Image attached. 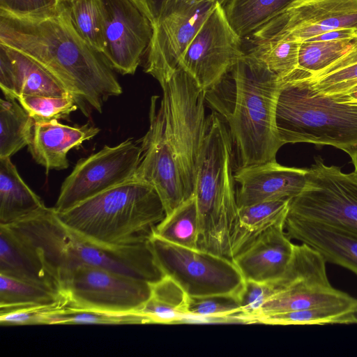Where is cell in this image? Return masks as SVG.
Returning <instances> with one entry per match:
<instances>
[{
  "label": "cell",
  "mask_w": 357,
  "mask_h": 357,
  "mask_svg": "<svg viewBox=\"0 0 357 357\" xmlns=\"http://www.w3.org/2000/svg\"><path fill=\"white\" fill-rule=\"evenodd\" d=\"M151 98L149 126L139 140L134 178L152 185L171 211L194 194L200 153L208 128L205 91L178 68Z\"/></svg>",
  "instance_id": "1"
},
{
  "label": "cell",
  "mask_w": 357,
  "mask_h": 357,
  "mask_svg": "<svg viewBox=\"0 0 357 357\" xmlns=\"http://www.w3.org/2000/svg\"><path fill=\"white\" fill-rule=\"evenodd\" d=\"M0 44L33 59L77 100L84 114L101 113L109 98L123 93L105 56L78 33L66 0L26 15L0 10Z\"/></svg>",
  "instance_id": "2"
},
{
  "label": "cell",
  "mask_w": 357,
  "mask_h": 357,
  "mask_svg": "<svg viewBox=\"0 0 357 357\" xmlns=\"http://www.w3.org/2000/svg\"><path fill=\"white\" fill-rule=\"evenodd\" d=\"M282 81L246 54L205 91L206 103L226 123L234 147L235 170L276 160L281 146L275 112Z\"/></svg>",
  "instance_id": "3"
},
{
  "label": "cell",
  "mask_w": 357,
  "mask_h": 357,
  "mask_svg": "<svg viewBox=\"0 0 357 357\" xmlns=\"http://www.w3.org/2000/svg\"><path fill=\"white\" fill-rule=\"evenodd\" d=\"M7 226L39 256L59 288L64 277L82 265L101 267L151 283L164 275L149 241L118 247L96 243L66 225L54 207L45 206Z\"/></svg>",
  "instance_id": "4"
},
{
  "label": "cell",
  "mask_w": 357,
  "mask_h": 357,
  "mask_svg": "<svg viewBox=\"0 0 357 357\" xmlns=\"http://www.w3.org/2000/svg\"><path fill=\"white\" fill-rule=\"evenodd\" d=\"M57 214L87 238L114 247L147 242L166 216L155 189L134 178Z\"/></svg>",
  "instance_id": "5"
},
{
  "label": "cell",
  "mask_w": 357,
  "mask_h": 357,
  "mask_svg": "<svg viewBox=\"0 0 357 357\" xmlns=\"http://www.w3.org/2000/svg\"><path fill=\"white\" fill-rule=\"evenodd\" d=\"M200 153L194 195L199 223V248L231 259V238L238 206L234 153L227 126L215 112Z\"/></svg>",
  "instance_id": "6"
},
{
  "label": "cell",
  "mask_w": 357,
  "mask_h": 357,
  "mask_svg": "<svg viewBox=\"0 0 357 357\" xmlns=\"http://www.w3.org/2000/svg\"><path fill=\"white\" fill-rule=\"evenodd\" d=\"M275 125L283 145H331L350 156L357 149V104L321 93L305 77L282 81Z\"/></svg>",
  "instance_id": "7"
},
{
  "label": "cell",
  "mask_w": 357,
  "mask_h": 357,
  "mask_svg": "<svg viewBox=\"0 0 357 357\" xmlns=\"http://www.w3.org/2000/svg\"><path fill=\"white\" fill-rule=\"evenodd\" d=\"M149 244L163 275L174 280L190 298L228 296L238 301L245 280L231 259L172 243L154 232Z\"/></svg>",
  "instance_id": "8"
},
{
  "label": "cell",
  "mask_w": 357,
  "mask_h": 357,
  "mask_svg": "<svg viewBox=\"0 0 357 357\" xmlns=\"http://www.w3.org/2000/svg\"><path fill=\"white\" fill-rule=\"evenodd\" d=\"M326 261L305 243L294 244L282 277L273 283L276 291L259 314L250 319L311 307L351 304L357 299L334 288L327 276Z\"/></svg>",
  "instance_id": "9"
},
{
  "label": "cell",
  "mask_w": 357,
  "mask_h": 357,
  "mask_svg": "<svg viewBox=\"0 0 357 357\" xmlns=\"http://www.w3.org/2000/svg\"><path fill=\"white\" fill-rule=\"evenodd\" d=\"M287 216L344 227L357 233V176L320 157L307 169V183L291 199Z\"/></svg>",
  "instance_id": "10"
},
{
  "label": "cell",
  "mask_w": 357,
  "mask_h": 357,
  "mask_svg": "<svg viewBox=\"0 0 357 357\" xmlns=\"http://www.w3.org/2000/svg\"><path fill=\"white\" fill-rule=\"evenodd\" d=\"M215 4L207 1L165 0L153 22L144 71L159 84L168 79Z\"/></svg>",
  "instance_id": "11"
},
{
  "label": "cell",
  "mask_w": 357,
  "mask_h": 357,
  "mask_svg": "<svg viewBox=\"0 0 357 357\" xmlns=\"http://www.w3.org/2000/svg\"><path fill=\"white\" fill-rule=\"evenodd\" d=\"M151 282L106 268L82 265L60 283L68 305L112 312L139 310L151 294Z\"/></svg>",
  "instance_id": "12"
},
{
  "label": "cell",
  "mask_w": 357,
  "mask_h": 357,
  "mask_svg": "<svg viewBox=\"0 0 357 357\" xmlns=\"http://www.w3.org/2000/svg\"><path fill=\"white\" fill-rule=\"evenodd\" d=\"M142 147L133 139L80 159L63 181L54 206L57 213L132 179L141 160Z\"/></svg>",
  "instance_id": "13"
},
{
  "label": "cell",
  "mask_w": 357,
  "mask_h": 357,
  "mask_svg": "<svg viewBox=\"0 0 357 357\" xmlns=\"http://www.w3.org/2000/svg\"><path fill=\"white\" fill-rule=\"evenodd\" d=\"M245 54L243 38L231 27L222 6L216 3L178 68L185 71L206 91Z\"/></svg>",
  "instance_id": "14"
},
{
  "label": "cell",
  "mask_w": 357,
  "mask_h": 357,
  "mask_svg": "<svg viewBox=\"0 0 357 357\" xmlns=\"http://www.w3.org/2000/svg\"><path fill=\"white\" fill-rule=\"evenodd\" d=\"M340 29L357 31V0H296L248 38L251 44L281 38L301 43Z\"/></svg>",
  "instance_id": "15"
},
{
  "label": "cell",
  "mask_w": 357,
  "mask_h": 357,
  "mask_svg": "<svg viewBox=\"0 0 357 357\" xmlns=\"http://www.w3.org/2000/svg\"><path fill=\"white\" fill-rule=\"evenodd\" d=\"M105 42L103 55L113 70L134 75L146 54L153 23L137 0H98Z\"/></svg>",
  "instance_id": "16"
},
{
  "label": "cell",
  "mask_w": 357,
  "mask_h": 357,
  "mask_svg": "<svg viewBox=\"0 0 357 357\" xmlns=\"http://www.w3.org/2000/svg\"><path fill=\"white\" fill-rule=\"evenodd\" d=\"M307 174V169L285 167L276 160L237 169L234 180L238 206L291 199L304 190Z\"/></svg>",
  "instance_id": "17"
},
{
  "label": "cell",
  "mask_w": 357,
  "mask_h": 357,
  "mask_svg": "<svg viewBox=\"0 0 357 357\" xmlns=\"http://www.w3.org/2000/svg\"><path fill=\"white\" fill-rule=\"evenodd\" d=\"M284 224L269 228L231 259L245 280L275 283L282 277L294 245Z\"/></svg>",
  "instance_id": "18"
},
{
  "label": "cell",
  "mask_w": 357,
  "mask_h": 357,
  "mask_svg": "<svg viewBox=\"0 0 357 357\" xmlns=\"http://www.w3.org/2000/svg\"><path fill=\"white\" fill-rule=\"evenodd\" d=\"M284 229L290 238L314 249L326 262L341 266L357 275V233L342 227L287 215Z\"/></svg>",
  "instance_id": "19"
},
{
  "label": "cell",
  "mask_w": 357,
  "mask_h": 357,
  "mask_svg": "<svg viewBox=\"0 0 357 357\" xmlns=\"http://www.w3.org/2000/svg\"><path fill=\"white\" fill-rule=\"evenodd\" d=\"M0 45V87L6 99L17 100L22 95L70 94L54 76L33 59L14 49Z\"/></svg>",
  "instance_id": "20"
},
{
  "label": "cell",
  "mask_w": 357,
  "mask_h": 357,
  "mask_svg": "<svg viewBox=\"0 0 357 357\" xmlns=\"http://www.w3.org/2000/svg\"><path fill=\"white\" fill-rule=\"evenodd\" d=\"M99 132L98 127L89 123L71 126L56 119L35 123L28 149L33 159L47 172L63 170L69 167L70 150L79 147Z\"/></svg>",
  "instance_id": "21"
},
{
  "label": "cell",
  "mask_w": 357,
  "mask_h": 357,
  "mask_svg": "<svg viewBox=\"0 0 357 357\" xmlns=\"http://www.w3.org/2000/svg\"><path fill=\"white\" fill-rule=\"evenodd\" d=\"M0 274L61 294L39 256L7 225H0Z\"/></svg>",
  "instance_id": "22"
},
{
  "label": "cell",
  "mask_w": 357,
  "mask_h": 357,
  "mask_svg": "<svg viewBox=\"0 0 357 357\" xmlns=\"http://www.w3.org/2000/svg\"><path fill=\"white\" fill-rule=\"evenodd\" d=\"M45 206L22 179L10 158H0V225L19 222Z\"/></svg>",
  "instance_id": "23"
},
{
  "label": "cell",
  "mask_w": 357,
  "mask_h": 357,
  "mask_svg": "<svg viewBox=\"0 0 357 357\" xmlns=\"http://www.w3.org/2000/svg\"><path fill=\"white\" fill-rule=\"evenodd\" d=\"M290 201L272 200L238 207L231 238V259L267 229L284 223Z\"/></svg>",
  "instance_id": "24"
},
{
  "label": "cell",
  "mask_w": 357,
  "mask_h": 357,
  "mask_svg": "<svg viewBox=\"0 0 357 357\" xmlns=\"http://www.w3.org/2000/svg\"><path fill=\"white\" fill-rule=\"evenodd\" d=\"M150 285V296L137 310L146 324H184L190 315V297L183 289L166 275Z\"/></svg>",
  "instance_id": "25"
},
{
  "label": "cell",
  "mask_w": 357,
  "mask_h": 357,
  "mask_svg": "<svg viewBox=\"0 0 357 357\" xmlns=\"http://www.w3.org/2000/svg\"><path fill=\"white\" fill-rule=\"evenodd\" d=\"M296 0H227L222 6L226 17L243 39Z\"/></svg>",
  "instance_id": "26"
},
{
  "label": "cell",
  "mask_w": 357,
  "mask_h": 357,
  "mask_svg": "<svg viewBox=\"0 0 357 357\" xmlns=\"http://www.w3.org/2000/svg\"><path fill=\"white\" fill-rule=\"evenodd\" d=\"M35 121L15 99L0 100V158H10L31 142Z\"/></svg>",
  "instance_id": "27"
},
{
  "label": "cell",
  "mask_w": 357,
  "mask_h": 357,
  "mask_svg": "<svg viewBox=\"0 0 357 357\" xmlns=\"http://www.w3.org/2000/svg\"><path fill=\"white\" fill-rule=\"evenodd\" d=\"M357 303L311 307L259 317L251 324L269 325H325L357 323Z\"/></svg>",
  "instance_id": "28"
},
{
  "label": "cell",
  "mask_w": 357,
  "mask_h": 357,
  "mask_svg": "<svg viewBox=\"0 0 357 357\" xmlns=\"http://www.w3.org/2000/svg\"><path fill=\"white\" fill-rule=\"evenodd\" d=\"M153 232L172 243L198 249L199 223L195 195L166 215Z\"/></svg>",
  "instance_id": "29"
},
{
  "label": "cell",
  "mask_w": 357,
  "mask_h": 357,
  "mask_svg": "<svg viewBox=\"0 0 357 357\" xmlns=\"http://www.w3.org/2000/svg\"><path fill=\"white\" fill-rule=\"evenodd\" d=\"M305 77L315 90L330 96L342 94L357 85V33L340 58L317 74Z\"/></svg>",
  "instance_id": "30"
},
{
  "label": "cell",
  "mask_w": 357,
  "mask_h": 357,
  "mask_svg": "<svg viewBox=\"0 0 357 357\" xmlns=\"http://www.w3.org/2000/svg\"><path fill=\"white\" fill-rule=\"evenodd\" d=\"M300 45L293 38H281L252 44L245 53L261 61L283 81L298 69Z\"/></svg>",
  "instance_id": "31"
},
{
  "label": "cell",
  "mask_w": 357,
  "mask_h": 357,
  "mask_svg": "<svg viewBox=\"0 0 357 357\" xmlns=\"http://www.w3.org/2000/svg\"><path fill=\"white\" fill-rule=\"evenodd\" d=\"M63 297L40 286L0 274V314L52 303Z\"/></svg>",
  "instance_id": "32"
},
{
  "label": "cell",
  "mask_w": 357,
  "mask_h": 357,
  "mask_svg": "<svg viewBox=\"0 0 357 357\" xmlns=\"http://www.w3.org/2000/svg\"><path fill=\"white\" fill-rule=\"evenodd\" d=\"M354 39L307 40L301 42L298 69L290 77L317 74L340 58L350 47Z\"/></svg>",
  "instance_id": "33"
},
{
  "label": "cell",
  "mask_w": 357,
  "mask_h": 357,
  "mask_svg": "<svg viewBox=\"0 0 357 357\" xmlns=\"http://www.w3.org/2000/svg\"><path fill=\"white\" fill-rule=\"evenodd\" d=\"M47 324H147L145 318L137 311L112 312L80 309L67 305L49 317Z\"/></svg>",
  "instance_id": "34"
},
{
  "label": "cell",
  "mask_w": 357,
  "mask_h": 357,
  "mask_svg": "<svg viewBox=\"0 0 357 357\" xmlns=\"http://www.w3.org/2000/svg\"><path fill=\"white\" fill-rule=\"evenodd\" d=\"M66 1L78 33L89 44L102 54L105 42L98 0Z\"/></svg>",
  "instance_id": "35"
},
{
  "label": "cell",
  "mask_w": 357,
  "mask_h": 357,
  "mask_svg": "<svg viewBox=\"0 0 357 357\" xmlns=\"http://www.w3.org/2000/svg\"><path fill=\"white\" fill-rule=\"evenodd\" d=\"M187 324L232 323L241 312L236 298L228 296L190 298Z\"/></svg>",
  "instance_id": "36"
},
{
  "label": "cell",
  "mask_w": 357,
  "mask_h": 357,
  "mask_svg": "<svg viewBox=\"0 0 357 357\" xmlns=\"http://www.w3.org/2000/svg\"><path fill=\"white\" fill-rule=\"evenodd\" d=\"M17 100L35 123L63 119L79 109L77 100L70 94L63 96L22 95Z\"/></svg>",
  "instance_id": "37"
},
{
  "label": "cell",
  "mask_w": 357,
  "mask_h": 357,
  "mask_svg": "<svg viewBox=\"0 0 357 357\" xmlns=\"http://www.w3.org/2000/svg\"><path fill=\"white\" fill-rule=\"evenodd\" d=\"M275 291L273 283L245 280L238 298L241 312L232 317V322L249 324L251 319L259 314L263 306Z\"/></svg>",
  "instance_id": "38"
},
{
  "label": "cell",
  "mask_w": 357,
  "mask_h": 357,
  "mask_svg": "<svg viewBox=\"0 0 357 357\" xmlns=\"http://www.w3.org/2000/svg\"><path fill=\"white\" fill-rule=\"evenodd\" d=\"M68 304L63 296L59 301L0 314L1 326L46 325L50 315Z\"/></svg>",
  "instance_id": "39"
},
{
  "label": "cell",
  "mask_w": 357,
  "mask_h": 357,
  "mask_svg": "<svg viewBox=\"0 0 357 357\" xmlns=\"http://www.w3.org/2000/svg\"><path fill=\"white\" fill-rule=\"evenodd\" d=\"M56 0H0V10L15 15H26L45 9Z\"/></svg>",
  "instance_id": "40"
},
{
  "label": "cell",
  "mask_w": 357,
  "mask_h": 357,
  "mask_svg": "<svg viewBox=\"0 0 357 357\" xmlns=\"http://www.w3.org/2000/svg\"><path fill=\"white\" fill-rule=\"evenodd\" d=\"M356 33L357 31H355L351 29H340L325 32L324 33L311 38L308 40H327L345 38H355Z\"/></svg>",
  "instance_id": "41"
},
{
  "label": "cell",
  "mask_w": 357,
  "mask_h": 357,
  "mask_svg": "<svg viewBox=\"0 0 357 357\" xmlns=\"http://www.w3.org/2000/svg\"><path fill=\"white\" fill-rule=\"evenodd\" d=\"M144 12L152 23L157 17L162 3L165 0H137Z\"/></svg>",
  "instance_id": "42"
},
{
  "label": "cell",
  "mask_w": 357,
  "mask_h": 357,
  "mask_svg": "<svg viewBox=\"0 0 357 357\" xmlns=\"http://www.w3.org/2000/svg\"><path fill=\"white\" fill-rule=\"evenodd\" d=\"M332 97L338 102L357 104V85L342 94Z\"/></svg>",
  "instance_id": "43"
},
{
  "label": "cell",
  "mask_w": 357,
  "mask_h": 357,
  "mask_svg": "<svg viewBox=\"0 0 357 357\" xmlns=\"http://www.w3.org/2000/svg\"><path fill=\"white\" fill-rule=\"evenodd\" d=\"M354 165V174L357 176V149L354 151L353 154L351 155Z\"/></svg>",
  "instance_id": "44"
},
{
  "label": "cell",
  "mask_w": 357,
  "mask_h": 357,
  "mask_svg": "<svg viewBox=\"0 0 357 357\" xmlns=\"http://www.w3.org/2000/svg\"><path fill=\"white\" fill-rule=\"evenodd\" d=\"M188 1H193V2L207 1H212L214 3H218L221 6H223L227 2V0H188Z\"/></svg>",
  "instance_id": "45"
}]
</instances>
